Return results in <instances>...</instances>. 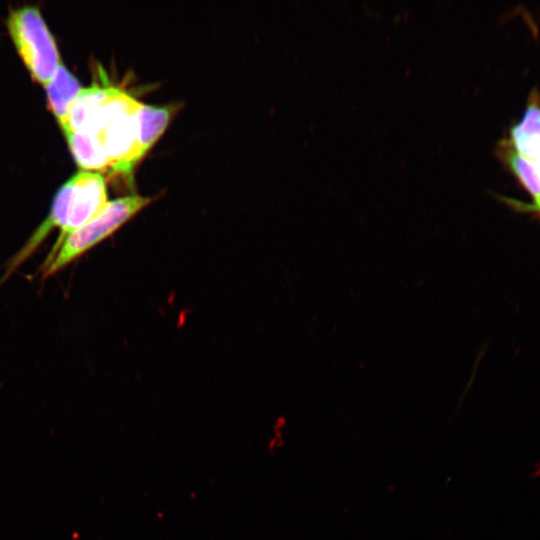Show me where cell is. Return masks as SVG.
<instances>
[{
    "mask_svg": "<svg viewBox=\"0 0 540 540\" xmlns=\"http://www.w3.org/2000/svg\"><path fill=\"white\" fill-rule=\"evenodd\" d=\"M77 164L84 171L110 170L108 160L97 139L87 131H64Z\"/></svg>",
    "mask_w": 540,
    "mask_h": 540,
    "instance_id": "52a82bcc",
    "label": "cell"
},
{
    "mask_svg": "<svg viewBox=\"0 0 540 540\" xmlns=\"http://www.w3.org/2000/svg\"><path fill=\"white\" fill-rule=\"evenodd\" d=\"M150 202L151 198L140 195H128L109 201L97 216L73 231L63 241L54 256L45 263V275L59 271L110 236Z\"/></svg>",
    "mask_w": 540,
    "mask_h": 540,
    "instance_id": "3957f363",
    "label": "cell"
},
{
    "mask_svg": "<svg viewBox=\"0 0 540 540\" xmlns=\"http://www.w3.org/2000/svg\"><path fill=\"white\" fill-rule=\"evenodd\" d=\"M497 153L521 185L532 195L533 202L539 201L540 173L535 165L520 154L508 139H503L499 143Z\"/></svg>",
    "mask_w": 540,
    "mask_h": 540,
    "instance_id": "ba28073f",
    "label": "cell"
},
{
    "mask_svg": "<svg viewBox=\"0 0 540 540\" xmlns=\"http://www.w3.org/2000/svg\"><path fill=\"white\" fill-rule=\"evenodd\" d=\"M50 108L60 127L65 123L70 104L83 88L77 78L61 63L50 81L44 85Z\"/></svg>",
    "mask_w": 540,
    "mask_h": 540,
    "instance_id": "8992f818",
    "label": "cell"
},
{
    "mask_svg": "<svg viewBox=\"0 0 540 540\" xmlns=\"http://www.w3.org/2000/svg\"><path fill=\"white\" fill-rule=\"evenodd\" d=\"M170 107H155L139 103L137 119L139 126V153L142 158L164 132L171 116Z\"/></svg>",
    "mask_w": 540,
    "mask_h": 540,
    "instance_id": "9c48e42d",
    "label": "cell"
},
{
    "mask_svg": "<svg viewBox=\"0 0 540 540\" xmlns=\"http://www.w3.org/2000/svg\"><path fill=\"white\" fill-rule=\"evenodd\" d=\"M115 87L92 86L82 88L68 109L64 131H79L85 128L95 112L111 96Z\"/></svg>",
    "mask_w": 540,
    "mask_h": 540,
    "instance_id": "5b68a950",
    "label": "cell"
},
{
    "mask_svg": "<svg viewBox=\"0 0 540 540\" xmlns=\"http://www.w3.org/2000/svg\"><path fill=\"white\" fill-rule=\"evenodd\" d=\"M540 140V95L534 90L520 120L511 128V142L518 149Z\"/></svg>",
    "mask_w": 540,
    "mask_h": 540,
    "instance_id": "30bf717a",
    "label": "cell"
},
{
    "mask_svg": "<svg viewBox=\"0 0 540 540\" xmlns=\"http://www.w3.org/2000/svg\"><path fill=\"white\" fill-rule=\"evenodd\" d=\"M512 201V200H511ZM515 204L516 208H519V210H526V211H533L540 215V200L533 202L532 204H523L520 202L512 201Z\"/></svg>",
    "mask_w": 540,
    "mask_h": 540,
    "instance_id": "8fae6325",
    "label": "cell"
},
{
    "mask_svg": "<svg viewBox=\"0 0 540 540\" xmlns=\"http://www.w3.org/2000/svg\"><path fill=\"white\" fill-rule=\"evenodd\" d=\"M8 29L33 78L46 85L62 62L40 11L33 6L13 10L8 18Z\"/></svg>",
    "mask_w": 540,
    "mask_h": 540,
    "instance_id": "7a4b0ae2",
    "label": "cell"
},
{
    "mask_svg": "<svg viewBox=\"0 0 540 540\" xmlns=\"http://www.w3.org/2000/svg\"><path fill=\"white\" fill-rule=\"evenodd\" d=\"M65 183L68 189L66 218L47 261L73 231L97 216L109 202L106 183L99 172L82 170Z\"/></svg>",
    "mask_w": 540,
    "mask_h": 540,
    "instance_id": "277c9868",
    "label": "cell"
},
{
    "mask_svg": "<svg viewBox=\"0 0 540 540\" xmlns=\"http://www.w3.org/2000/svg\"><path fill=\"white\" fill-rule=\"evenodd\" d=\"M139 103L126 92L114 88L83 129L97 139L113 172L129 174L142 159L138 144Z\"/></svg>",
    "mask_w": 540,
    "mask_h": 540,
    "instance_id": "6da1fadb",
    "label": "cell"
}]
</instances>
